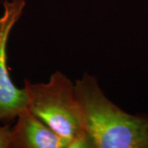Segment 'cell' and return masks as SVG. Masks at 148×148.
<instances>
[{"instance_id": "1", "label": "cell", "mask_w": 148, "mask_h": 148, "mask_svg": "<svg viewBox=\"0 0 148 148\" xmlns=\"http://www.w3.org/2000/svg\"><path fill=\"white\" fill-rule=\"evenodd\" d=\"M75 94L90 147L148 148L147 114L123 110L88 73L75 81Z\"/></svg>"}, {"instance_id": "2", "label": "cell", "mask_w": 148, "mask_h": 148, "mask_svg": "<svg viewBox=\"0 0 148 148\" xmlns=\"http://www.w3.org/2000/svg\"><path fill=\"white\" fill-rule=\"evenodd\" d=\"M23 87L28 109L68 140L70 148L90 147L75 94V82L61 71H56L46 82L32 83L25 78Z\"/></svg>"}, {"instance_id": "4", "label": "cell", "mask_w": 148, "mask_h": 148, "mask_svg": "<svg viewBox=\"0 0 148 148\" xmlns=\"http://www.w3.org/2000/svg\"><path fill=\"white\" fill-rule=\"evenodd\" d=\"M10 148H70V143L27 107L12 127Z\"/></svg>"}, {"instance_id": "5", "label": "cell", "mask_w": 148, "mask_h": 148, "mask_svg": "<svg viewBox=\"0 0 148 148\" xmlns=\"http://www.w3.org/2000/svg\"><path fill=\"white\" fill-rule=\"evenodd\" d=\"M11 129L9 124L0 125V148H10Z\"/></svg>"}, {"instance_id": "3", "label": "cell", "mask_w": 148, "mask_h": 148, "mask_svg": "<svg viewBox=\"0 0 148 148\" xmlns=\"http://www.w3.org/2000/svg\"><path fill=\"white\" fill-rule=\"evenodd\" d=\"M26 0H3L0 16V123L14 121L28 105L26 90L12 82L8 69V43L12 30L20 20Z\"/></svg>"}]
</instances>
